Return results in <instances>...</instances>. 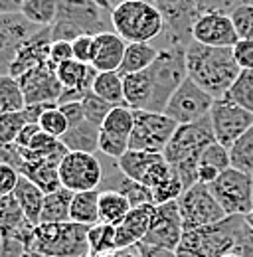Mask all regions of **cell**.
I'll return each instance as SVG.
<instances>
[{
	"instance_id": "14",
	"label": "cell",
	"mask_w": 253,
	"mask_h": 257,
	"mask_svg": "<svg viewBox=\"0 0 253 257\" xmlns=\"http://www.w3.org/2000/svg\"><path fill=\"white\" fill-rule=\"evenodd\" d=\"M157 6L164 16V46L168 44H184L192 42V28L200 16L196 0H157Z\"/></svg>"
},
{
	"instance_id": "13",
	"label": "cell",
	"mask_w": 253,
	"mask_h": 257,
	"mask_svg": "<svg viewBox=\"0 0 253 257\" xmlns=\"http://www.w3.org/2000/svg\"><path fill=\"white\" fill-rule=\"evenodd\" d=\"M44 26L30 22L22 12L0 14V67L2 75L8 73L18 50L28 44Z\"/></svg>"
},
{
	"instance_id": "46",
	"label": "cell",
	"mask_w": 253,
	"mask_h": 257,
	"mask_svg": "<svg viewBox=\"0 0 253 257\" xmlns=\"http://www.w3.org/2000/svg\"><path fill=\"white\" fill-rule=\"evenodd\" d=\"M93 46H95V36H79L71 42L73 48V60L81 62V64H89L93 60Z\"/></svg>"
},
{
	"instance_id": "30",
	"label": "cell",
	"mask_w": 253,
	"mask_h": 257,
	"mask_svg": "<svg viewBox=\"0 0 253 257\" xmlns=\"http://www.w3.org/2000/svg\"><path fill=\"white\" fill-rule=\"evenodd\" d=\"M131 210H133V204L121 192L107 190L99 194V218L103 224L119 225L129 216Z\"/></svg>"
},
{
	"instance_id": "20",
	"label": "cell",
	"mask_w": 253,
	"mask_h": 257,
	"mask_svg": "<svg viewBox=\"0 0 253 257\" xmlns=\"http://www.w3.org/2000/svg\"><path fill=\"white\" fill-rule=\"evenodd\" d=\"M34 227L36 225L28 220L22 206L18 204V200L12 194L0 196V231H2V235L16 237L30 249Z\"/></svg>"
},
{
	"instance_id": "3",
	"label": "cell",
	"mask_w": 253,
	"mask_h": 257,
	"mask_svg": "<svg viewBox=\"0 0 253 257\" xmlns=\"http://www.w3.org/2000/svg\"><path fill=\"white\" fill-rule=\"evenodd\" d=\"M216 141L210 115L196 123L178 125L174 137L164 149V159L172 166L174 174L184 182V188H190L198 182V164L204 149Z\"/></svg>"
},
{
	"instance_id": "2",
	"label": "cell",
	"mask_w": 253,
	"mask_h": 257,
	"mask_svg": "<svg viewBox=\"0 0 253 257\" xmlns=\"http://www.w3.org/2000/svg\"><path fill=\"white\" fill-rule=\"evenodd\" d=\"M247 227L249 222L245 216H227L212 225L184 229L176 253L178 257H223L237 253Z\"/></svg>"
},
{
	"instance_id": "22",
	"label": "cell",
	"mask_w": 253,
	"mask_h": 257,
	"mask_svg": "<svg viewBox=\"0 0 253 257\" xmlns=\"http://www.w3.org/2000/svg\"><path fill=\"white\" fill-rule=\"evenodd\" d=\"M129 42L123 40L117 32H103L95 36L93 46V65L97 71H119L125 58Z\"/></svg>"
},
{
	"instance_id": "60",
	"label": "cell",
	"mask_w": 253,
	"mask_h": 257,
	"mask_svg": "<svg viewBox=\"0 0 253 257\" xmlns=\"http://www.w3.org/2000/svg\"><path fill=\"white\" fill-rule=\"evenodd\" d=\"M85 257H93V255H91V253H89V255H85Z\"/></svg>"
},
{
	"instance_id": "58",
	"label": "cell",
	"mask_w": 253,
	"mask_h": 257,
	"mask_svg": "<svg viewBox=\"0 0 253 257\" xmlns=\"http://www.w3.org/2000/svg\"><path fill=\"white\" fill-rule=\"evenodd\" d=\"M223 257H241V255H237V253H227V255H223Z\"/></svg>"
},
{
	"instance_id": "49",
	"label": "cell",
	"mask_w": 253,
	"mask_h": 257,
	"mask_svg": "<svg viewBox=\"0 0 253 257\" xmlns=\"http://www.w3.org/2000/svg\"><path fill=\"white\" fill-rule=\"evenodd\" d=\"M67 60H73L71 42H67V40H54L52 48H50V64L54 65V67H58V65H62Z\"/></svg>"
},
{
	"instance_id": "41",
	"label": "cell",
	"mask_w": 253,
	"mask_h": 257,
	"mask_svg": "<svg viewBox=\"0 0 253 257\" xmlns=\"http://www.w3.org/2000/svg\"><path fill=\"white\" fill-rule=\"evenodd\" d=\"M30 121L24 111L18 113H4L0 115V143L2 145H12L18 141L22 128L26 127Z\"/></svg>"
},
{
	"instance_id": "31",
	"label": "cell",
	"mask_w": 253,
	"mask_h": 257,
	"mask_svg": "<svg viewBox=\"0 0 253 257\" xmlns=\"http://www.w3.org/2000/svg\"><path fill=\"white\" fill-rule=\"evenodd\" d=\"M99 190L89 192H75L71 202V214L69 220L81 225H95L101 222L99 218Z\"/></svg>"
},
{
	"instance_id": "17",
	"label": "cell",
	"mask_w": 253,
	"mask_h": 257,
	"mask_svg": "<svg viewBox=\"0 0 253 257\" xmlns=\"http://www.w3.org/2000/svg\"><path fill=\"white\" fill-rule=\"evenodd\" d=\"M182 235H184V222H182V216L178 210V200H176V202L157 206L151 229L143 241L176 251L182 241Z\"/></svg>"
},
{
	"instance_id": "35",
	"label": "cell",
	"mask_w": 253,
	"mask_h": 257,
	"mask_svg": "<svg viewBox=\"0 0 253 257\" xmlns=\"http://www.w3.org/2000/svg\"><path fill=\"white\" fill-rule=\"evenodd\" d=\"M89 253L91 255H109L117 249V225L95 224L89 227Z\"/></svg>"
},
{
	"instance_id": "43",
	"label": "cell",
	"mask_w": 253,
	"mask_h": 257,
	"mask_svg": "<svg viewBox=\"0 0 253 257\" xmlns=\"http://www.w3.org/2000/svg\"><path fill=\"white\" fill-rule=\"evenodd\" d=\"M184 182L178 178V174H172L162 182L158 184L157 188H153V198H155V206H160V204H168V202H176L182 192H184Z\"/></svg>"
},
{
	"instance_id": "47",
	"label": "cell",
	"mask_w": 253,
	"mask_h": 257,
	"mask_svg": "<svg viewBox=\"0 0 253 257\" xmlns=\"http://www.w3.org/2000/svg\"><path fill=\"white\" fill-rule=\"evenodd\" d=\"M20 176L22 174L14 166L0 162V196H8L14 192L20 182Z\"/></svg>"
},
{
	"instance_id": "55",
	"label": "cell",
	"mask_w": 253,
	"mask_h": 257,
	"mask_svg": "<svg viewBox=\"0 0 253 257\" xmlns=\"http://www.w3.org/2000/svg\"><path fill=\"white\" fill-rule=\"evenodd\" d=\"M101 2H103V4H105V6H107V8L111 10V12H113V10L117 8V6L125 4V2H129V0H101Z\"/></svg>"
},
{
	"instance_id": "42",
	"label": "cell",
	"mask_w": 253,
	"mask_h": 257,
	"mask_svg": "<svg viewBox=\"0 0 253 257\" xmlns=\"http://www.w3.org/2000/svg\"><path fill=\"white\" fill-rule=\"evenodd\" d=\"M81 105H83V113H85V119L89 123H93L97 127H103L107 115L111 113L113 105L107 103L105 99H101L99 95H95L93 91H89L87 95L81 99Z\"/></svg>"
},
{
	"instance_id": "36",
	"label": "cell",
	"mask_w": 253,
	"mask_h": 257,
	"mask_svg": "<svg viewBox=\"0 0 253 257\" xmlns=\"http://www.w3.org/2000/svg\"><path fill=\"white\" fill-rule=\"evenodd\" d=\"M30 22L38 26H52L58 16V0H24L20 10Z\"/></svg>"
},
{
	"instance_id": "15",
	"label": "cell",
	"mask_w": 253,
	"mask_h": 257,
	"mask_svg": "<svg viewBox=\"0 0 253 257\" xmlns=\"http://www.w3.org/2000/svg\"><path fill=\"white\" fill-rule=\"evenodd\" d=\"M210 121L216 141L229 149L247 128L253 127V113L221 97L214 101V107L210 111Z\"/></svg>"
},
{
	"instance_id": "52",
	"label": "cell",
	"mask_w": 253,
	"mask_h": 257,
	"mask_svg": "<svg viewBox=\"0 0 253 257\" xmlns=\"http://www.w3.org/2000/svg\"><path fill=\"white\" fill-rule=\"evenodd\" d=\"M139 245V251L141 257H178V253L174 249H168V247H160V245H153V243H137Z\"/></svg>"
},
{
	"instance_id": "12",
	"label": "cell",
	"mask_w": 253,
	"mask_h": 257,
	"mask_svg": "<svg viewBox=\"0 0 253 257\" xmlns=\"http://www.w3.org/2000/svg\"><path fill=\"white\" fill-rule=\"evenodd\" d=\"M214 101L216 99L206 89H202L198 83H194L190 77H186V81L170 97V101L164 109V115L174 119L178 125L196 123L210 115Z\"/></svg>"
},
{
	"instance_id": "9",
	"label": "cell",
	"mask_w": 253,
	"mask_h": 257,
	"mask_svg": "<svg viewBox=\"0 0 253 257\" xmlns=\"http://www.w3.org/2000/svg\"><path fill=\"white\" fill-rule=\"evenodd\" d=\"M178 123L164 113L135 111V127L131 133V149L147 153H164L174 137Z\"/></svg>"
},
{
	"instance_id": "26",
	"label": "cell",
	"mask_w": 253,
	"mask_h": 257,
	"mask_svg": "<svg viewBox=\"0 0 253 257\" xmlns=\"http://www.w3.org/2000/svg\"><path fill=\"white\" fill-rule=\"evenodd\" d=\"M12 196L18 200V204L22 206L24 214L28 216L34 225L40 224L42 220V210H44V200H46V192L36 186L32 180H28L26 176H20V182L16 186V190L12 192Z\"/></svg>"
},
{
	"instance_id": "32",
	"label": "cell",
	"mask_w": 253,
	"mask_h": 257,
	"mask_svg": "<svg viewBox=\"0 0 253 257\" xmlns=\"http://www.w3.org/2000/svg\"><path fill=\"white\" fill-rule=\"evenodd\" d=\"M93 93L111 103L113 107L126 105L125 101V83L119 71H99L93 81Z\"/></svg>"
},
{
	"instance_id": "62",
	"label": "cell",
	"mask_w": 253,
	"mask_h": 257,
	"mask_svg": "<svg viewBox=\"0 0 253 257\" xmlns=\"http://www.w3.org/2000/svg\"><path fill=\"white\" fill-rule=\"evenodd\" d=\"M155 2H157V0H155Z\"/></svg>"
},
{
	"instance_id": "38",
	"label": "cell",
	"mask_w": 253,
	"mask_h": 257,
	"mask_svg": "<svg viewBox=\"0 0 253 257\" xmlns=\"http://www.w3.org/2000/svg\"><path fill=\"white\" fill-rule=\"evenodd\" d=\"M133 127H135V109H131L129 105H119V107L111 109V113L107 115V119H105L101 128L111 133V135L126 137L131 141Z\"/></svg>"
},
{
	"instance_id": "29",
	"label": "cell",
	"mask_w": 253,
	"mask_h": 257,
	"mask_svg": "<svg viewBox=\"0 0 253 257\" xmlns=\"http://www.w3.org/2000/svg\"><path fill=\"white\" fill-rule=\"evenodd\" d=\"M73 194L67 188H58L54 192L46 194L44 200V210H42V220L40 224H62V222H71L69 214H71V202H73Z\"/></svg>"
},
{
	"instance_id": "37",
	"label": "cell",
	"mask_w": 253,
	"mask_h": 257,
	"mask_svg": "<svg viewBox=\"0 0 253 257\" xmlns=\"http://www.w3.org/2000/svg\"><path fill=\"white\" fill-rule=\"evenodd\" d=\"M231 166L253 176V127L247 128L231 147H229Z\"/></svg>"
},
{
	"instance_id": "1",
	"label": "cell",
	"mask_w": 253,
	"mask_h": 257,
	"mask_svg": "<svg viewBox=\"0 0 253 257\" xmlns=\"http://www.w3.org/2000/svg\"><path fill=\"white\" fill-rule=\"evenodd\" d=\"M188 77L214 99H221L241 73L233 48H216L192 40L186 48Z\"/></svg>"
},
{
	"instance_id": "34",
	"label": "cell",
	"mask_w": 253,
	"mask_h": 257,
	"mask_svg": "<svg viewBox=\"0 0 253 257\" xmlns=\"http://www.w3.org/2000/svg\"><path fill=\"white\" fill-rule=\"evenodd\" d=\"M26 105L28 103L20 87V81L12 75H0V115L24 111Z\"/></svg>"
},
{
	"instance_id": "61",
	"label": "cell",
	"mask_w": 253,
	"mask_h": 257,
	"mask_svg": "<svg viewBox=\"0 0 253 257\" xmlns=\"http://www.w3.org/2000/svg\"><path fill=\"white\" fill-rule=\"evenodd\" d=\"M251 4H253V0H251Z\"/></svg>"
},
{
	"instance_id": "19",
	"label": "cell",
	"mask_w": 253,
	"mask_h": 257,
	"mask_svg": "<svg viewBox=\"0 0 253 257\" xmlns=\"http://www.w3.org/2000/svg\"><path fill=\"white\" fill-rule=\"evenodd\" d=\"M52 42H54V40H52V30H50V26L42 28L28 44H24V46L18 50V54H16V58H14V62H12V65H10V69H8L6 75H12V77L18 79L20 75H24L26 71H30L34 67H38V65H42V64H48V62H50V48H52Z\"/></svg>"
},
{
	"instance_id": "33",
	"label": "cell",
	"mask_w": 253,
	"mask_h": 257,
	"mask_svg": "<svg viewBox=\"0 0 253 257\" xmlns=\"http://www.w3.org/2000/svg\"><path fill=\"white\" fill-rule=\"evenodd\" d=\"M162 157H164L162 153H147V151L129 149L117 162H119L121 170L125 172L129 178H133V180H137V182L143 184V178L149 172V168L157 161H160Z\"/></svg>"
},
{
	"instance_id": "57",
	"label": "cell",
	"mask_w": 253,
	"mask_h": 257,
	"mask_svg": "<svg viewBox=\"0 0 253 257\" xmlns=\"http://www.w3.org/2000/svg\"><path fill=\"white\" fill-rule=\"evenodd\" d=\"M247 222H249V224H251V227H253V212H251V214H247Z\"/></svg>"
},
{
	"instance_id": "16",
	"label": "cell",
	"mask_w": 253,
	"mask_h": 257,
	"mask_svg": "<svg viewBox=\"0 0 253 257\" xmlns=\"http://www.w3.org/2000/svg\"><path fill=\"white\" fill-rule=\"evenodd\" d=\"M20 87L24 91L26 103H60V97L63 93V85L58 79L56 67L50 64H42L34 67L30 71H26L24 75L18 77Z\"/></svg>"
},
{
	"instance_id": "40",
	"label": "cell",
	"mask_w": 253,
	"mask_h": 257,
	"mask_svg": "<svg viewBox=\"0 0 253 257\" xmlns=\"http://www.w3.org/2000/svg\"><path fill=\"white\" fill-rule=\"evenodd\" d=\"M38 125H40V128H42L46 135H50V137H54V139H62L63 135L69 131V121H67V117H65V113L62 111L60 105L48 107V109L42 113Z\"/></svg>"
},
{
	"instance_id": "21",
	"label": "cell",
	"mask_w": 253,
	"mask_h": 257,
	"mask_svg": "<svg viewBox=\"0 0 253 257\" xmlns=\"http://www.w3.org/2000/svg\"><path fill=\"white\" fill-rule=\"evenodd\" d=\"M155 212H157L155 204L135 206L125 220L117 225V249L141 243L151 229Z\"/></svg>"
},
{
	"instance_id": "7",
	"label": "cell",
	"mask_w": 253,
	"mask_h": 257,
	"mask_svg": "<svg viewBox=\"0 0 253 257\" xmlns=\"http://www.w3.org/2000/svg\"><path fill=\"white\" fill-rule=\"evenodd\" d=\"M89 225L62 222L38 224L34 227L30 249L48 257H85L89 255Z\"/></svg>"
},
{
	"instance_id": "51",
	"label": "cell",
	"mask_w": 253,
	"mask_h": 257,
	"mask_svg": "<svg viewBox=\"0 0 253 257\" xmlns=\"http://www.w3.org/2000/svg\"><path fill=\"white\" fill-rule=\"evenodd\" d=\"M28 251V247L16 239V237H10V235H2V241H0V257H22Z\"/></svg>"
},
{
	"instance_id": "18",
	"label": "cell",
	"mask_w": 253,
	"mask_h": 257,
	"mask_svg": "<svg viewBox=\"0 0 253 257\" xmlns=\"http://www.w3.org/2000/svg\"><path fill=\"white\" fill-rule=\"evenodd\" d=\"M192 40L216 46V48H233L239 42L231 16L225 12H204L198 16L192 28Z\"/></svg>"
},
{
	"instance_id": "53",
	"label": "cell",
	"mask_w": 253,
	"mask_h": 257,
	"mask_svg": "<svg viewBox=\"0 0 253 257\" xmlns=\"http://www.w3.org/2000/svg\"><path fill=\"white\" fill-rule=\"evenodd\" d=\"M24 0H0V12L10 14V12H20Z\"/></svg>"
},
{
	"instance_id": "23",
	"label": "cell",
	"mask_w": 253,
	"mask_h": 257,
	"mask_svg": "<svg viewBox=\"0 0 253 257\" xmlns=\"http://www.w3.org/2000/svg\"><path fill=\"white\" fill-rule=\"evenodd\" d=\"M231 166L229 159V149L223 147L221 143L214 141L212 145H208L200 157L198 164V182L204 184H212L223 170H227Z\"/></svg>"
},
{
	"instance_id": "6",
	"label": "cell",
	"mask_w": 253,
	"mask_h": 257,
	"mask_svg": "<svg viewBox=\"0 0 253 257\" xmlns=\"http://www.w3.org/2000/svg\"><path fill=\"white\" fill-rule=\"evenodd\" d=\"M113 32H117L129 44L153 42L164 34V16L155 0H129L117 6L111 14Z\"/></svg>"
},
{
	"instance_id": "28",
	"label": "cell",
	"mask_w": 253,
	"mask_h": 257,
	"mask_svg": "<svg viewBox=\"0 0 253 257\" xmlns=\"http://www.w3.org/2000/svg\"><path fill=\"white\" fill-rule=\"evenodd\" d=\"M20 174L32 180L36 186H40L46 194L62 188L60 180V164L54 162H34L26 161L20 168Z\"/></svg>"
},
{
	"instance_id": "11",
	"label": "cell",
	"mask_w": 253,
	"mask_h": 257,
	"mask_svg": "<svg viewBox=\"0 0 253 257\" xmlns=\"http://www.w3.org/2000/svg\"><path fill=\"white\" fill-rule=\"evenodd\" d=\"M60 180L63 188L71 192L99 190L103 180V166L99 155L69 151L60 162Z\"/></svg>"
},
{
	"instance_id": "25",
	"label": "cell",
	"mask_w": 253,
	"mask_h": 257,
	"mask_svg": "<svg viewBox=\"0 0 253 257\" xmlns=\"http://www.w3.org/2000/svg\"><path fill=\"white\" fill-rule=\"evenodd\" d=\"M125 83V101L126 105L135 111H147L151 97H153V83L149 71H139V73H129L123 75Z\"/></svg>"
},
{
	"instance_id": "59",
	"label": "cell",
	"mask_w": 253,
	"mask_h": 257,
	"mask_svg": "<svg viewBox=\"0 0 253 257\" xmlns=\"http://www.w3.org/2000/svg\"><path fill=\"white\" fill-rule=\"evenodd\" d=\"M93 257H109V255H93Z\"/></svg>"
},
{
	"instance_id": "4",
	"label": "cell",
	"mask_w": 253,
	"mask_h": 257,
	"mask_svg": "<svg viewBox=\"0 0 253 257\" xmlns=\"http://www.w3.org/2000/svg\"><path fill=\"white\" fill-rule=\"evenodd\" d=\"M111 10L101 0H58V16L50 26L52 40L73 42L79 36L113 30Z\"/></svg>"
},
{
	"instance_id": "44",
	"label": "cell",
	"mask_w": 253,
	"mask_h": 257,
	"mask_svg": "<svg viewBox=\"0 0 253 257\" xmlns=\"http://www.w3.org/2000/svg\"><path fill=\"white\" fill-rule=\"evenodd\" d=\"M231 22L235 26V32L239 36V40H253V4L245 2L235 6L231 12Z\"/></svg>"
},
{
	"instance_id": "10",
	"label": "cell",
	"mask_w": 253,
	"mask_h": 257,
	"mask_svg": "<svg viewBox=\"0 0 253 257\" xmlns=\"http://www.w3.org/2000/svg\"><path fill=\"white\" fill-rule=\"evenodd\" d=\"M178 210L184 222V229L212 225L227 218L225 210L212 194L210 186L204 182H196L194 186L182 192V196L178 198Z\"/></svg>"
},
{
	"instance_id": "8",
	"label": "cell",
	"mask_w": 253,
	"mask_h": 257,
	"mask_svg": "<svg viewBox=\"0 0 253 257\" xmlns=\"http://www.w3.org/2000/svg\"><path fill=\"white\" fill-rule=\"evenodd\" d=\"M227 216H247L253 212V176L233 166L208 184Z\"/></svg>"
},
{
	"instance_id": "39",
	"label": "cell",
	"mask_w": 253,
	"mask_h": 257,
	"mask_svg": "<svg viewBox=\"0 0 253 257\" xmlns=\"http://www.w3.org/2000/svg\"><path fill=\"white\" fill-rule=\"evenodd\" d=\"M223 97L253 113V71L241 69V73L237 75V79L231 83V87Z\"/></svg>"
},
{
	"instance_id": "5",
	"label": "cell",
	"mask_w": 253,
	"mask_h": 257,
	"mask_svg": "<svg viewBox=\"0 0 253 257\" xmlns=\"http://www.w3.org/2000/svg\"><path fill=\"white\" fill-rule=\"evenodd\" d=\"M186 48L184 44H168L160 48L157 62L147 71L153 83V97L147 111L164 113L170 97L186 81L188 67H186Z\"/></svg>"
},
{
	"instance_id": "54",
	"label": "cell",
	"mask_w": 253,
	"mask_h": 257,
	"mask_svg": "<svg viewBox=\"0 0 253 257\" xmlns=\"http://www.w3.org/2000/svg\"><path fill=\"white\" fill-rule=\"evenodd\" d=\"M109 257H141L139 245H129V247H119L113 253H109Z\"/></svg>"
},
{
	"instance_id": "27",
	"label": "cell",
	"mask_w": 253,
	"mask_h": 257,
	"mask_svg": "<svg viewBox=\"0 0 253 257\" xmlns=\"http://www.w3.org/2000/svg\"><path fill=\"white\" fill-rule=\"evenodd\" d=\"M158 54H160V48L149 44V42H135V44H129L119 73H121V75H129V73L145 71V69H149L151 65L157 62Z\"/></svg>"
},
{
	"instance_id": "24",
	"label": "cell",
	"mask_w": 253,
	"mask_h": 257,
	"mask_svg": "<svg viewBox=\"0 0 253 257\" xmlns=\"http://www.w3.org/2000/svg\"><path fill=\"white\" fill-rule=\"evenodd\" d=\"M99 137H101V127H97L93 123H89L87 119L69 125V131L63 135L62 141L67 147V151L73 153H99Z\"/></svg>"
},
{
	"instance_id": "50",
	"label": "cell",
	"mask_w": 253,
	"mask_h": 257,
	"mask_svg": "<svg viewBox=\"0 0 253 257\" xmlns=\"http://www.w3.org/2000/svg\"><path fill=\"white\" fill-rule=\"evenodd\" d=\"M233 56L241 69L253 71V40H239L233 46Z\"/></svg>"
},
{
	"instance_id": "56",
	"label": "cell",
	"mask_w": 253,
	"mask_h": 257,
	"mask_svg": "<svg viewBox=\"0 0 253 257\" xmlns=\"http://www.w3.org/2000/svg\"><path fill=\"white\" fill-rule=\"evenodd\" d=\"M22 257H48V255H42V253H36V251H26Z\"/></svg>"
},
{
	"instance_id": "48",
	"label": "cell",
	"mask_w": 253,
	"mask_h": 257,
	"mask_svg": "<svg viewBox=\"0 0 253 257\" xmlns=\"http://www.w3.org/2000/svg\"><path fill=\"white\" fill-rule=\"evenodd\" d=\"M245 2H251V0H196L200 14H204V12H225V14H229L235 6L245 4Z\"/></svg>"
},
{
	"instance_id": "45",
	"label": "cell",
	"mask_w": 253,
	"mask_h": 257,
	"mask_svg": "<svg viewBox=\"0 0 253 257\" xmlns=\"http://www.w3.org/2000/svg\"><path fill=\"white\" fill-rule=\"evenodd\" d=\"M129 149H131V141L126 137L111 135V133H107V131L101 128V137H99V153L101 155L119 161Z\"/></svg>"
}]
</instances>
